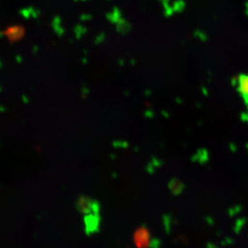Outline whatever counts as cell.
<instances>
[{
	"label": "cell",
	"instance_id": "6da1fadb",
	"mask_svg": "<svg viewBox=\"0 0 248 248\" xmlns=\"http://www.w3.org/2000/svg\"><path fill=\"white\" fill-rule=\"evenodd\" d=\"M238 90L244 102L248 104V75H240L238 78Z\"/></svg>",
	"mask_w": 248,
	"mask_h": 248
},
{
	"label": "cell",
	"instance_id": "7a4b0ae2",
	"mask_svg": "<svg viewBox=\"0 0 248 248\" xmlns=\"http://www.w3.org/2000/svg\"><path fill=\"white\" fill-rule=\"evenodd\" d=\"M15 29H9L6 32V35L9 38V40H14V41L19 40V39L21 38L22 35L24 33L20 28H16V31H15Z\"/></svg>",
	"mask_w": 248,
	"mask_h": 248
}]
</instances>
